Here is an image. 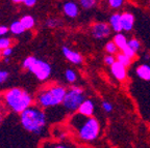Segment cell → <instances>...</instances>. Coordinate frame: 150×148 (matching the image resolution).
<instances>
[{
    "mask_svg": "<svg viewBox=\"0 0 150 148\" xmlns=\"http://www.w3.org/2000/svg\"><path fill=\"white\" fill-rule=\"evenodd\" d=\"M1 120H2V114H1V112H0V122H1Z\"/></svg>",
    "mask_w": 150,
    "mask_h": 148,
    "instance_id": "8d00e7d4",
    "label": "cell"
},
{
    "mask_svg": "<svg viewBox=\"0 0 150 148\" xmlns=\"http://www.w3.org/2000/svg\"><path fill=\"white\" fill-rule=\"evenodd\" d=\"M2 55V51H1V50H0V56Z\"/></svg>",
    "mask_w": 150,
    "mask_h": 148,
    "instance_id": "74e56055",
    "label": "cell"
},
{
    "mask_svg": "<svg viewBox=\"0 0 150 148\" xmlns=\"http://www.w3.org/2000/svg\"><path fill=\"white\" fill-rule=\"evenodd\" d=\"M69 125L77 135L78 139L83 142H93L99 137L101 131L98 119L93 117H86L79 113L71 116Z\"/></svg>",
    "mask_w": 150,
    "mask_h": 148,
    "instance_id": "6da1fadb",
    "label": "cell"
},
{
    "mask_svg": "<svg viewBox=\"0 0 150 148\" xmlns=\"http://www.w3.org/2000/svg\"><path fill=\"white\" fill-rule=\"evenodd\" d=\"M101 107H102V109L104 110V112H106V113H110V112H112V105L110 104V102H108V101L102 102Z\"/></svg>",
    "mask_w": 150,
    "mask_h": 148,
    "instance_id": "f1b7e54d",
    "label": "cell"
},
{
    "mask_svg": "<svg viewBox=\"0 0 150 148\" xmlns=\"http://www.w3.org/2000/svg\"><path fill=\"white\" fill-rule=\"evenodd\" d=\"M128 40L129 39H127L126 35L122 32L121 33H116L115 36H114V39H112V42L115 43L116 46L118 47V49L121 50V51L128 46Z\"/></svg>",
    "mask_w": 150,
    "mask_h": 148,
    "instance_id": "9a60e30c",
    "label": "cell"
},
{
    "mask_svg": "<svg viewBox=\"0 0 150 148\" xmlns=\"http://www.w3.org/2000/svg\"><path fill=\"white\" fill-rule=\"evenodd\" d=\"M65 78L69 83H75L76 80H77V75H76L75 71L71 70V68H68V70H66V72H65Z\"/></svg>",
    "mask_w": 150,
    "mask_h": 148,
    "instance_id": "44dd1931",
    "label": "cell"
},
{
    "mask_svg": "<svg viewBox=\"0 0 150 148\" xmlns=\"http://www.w3.org/2000/svg\"><path fill=\"white\" fill-rule=\"evenodd\" d=\"M116 60L119 63H121L122 65H124L125 67L129 66L131 63V58H129L128 56H126L124 53H122V52H120V53H118L116 55Z\"/></svg>",
    "mask_w": 150,
    "mask_h": 148,
    "instance_id": "d6986e66",
    "label": "cell"
},
{
    "mask_svg": "<svg viewBox=\"0 0 150 148\" xmlns=\"http://www.w3.org/2000/svg\"><path fill=\"white\" fill-rule=\"evenodd\" d=\"M123 4H124L123 0H108V5H110V8L118 9L120 7H122Z\"/></svg>",
    "mask_w": 150,
    "mask_h": 148,
    "instance_id": "d4e9b609",
    "label": "cell"
},
{
    "mask_svg": "<svg viewBox=\"0 0 150 148\" xmlns=\"http://www.w3.org/2000/svg\"><path fill=\"white\" fill-rule=\"evenodd\" d=\"M96 3H97V1H95V0H81V1H79L80 6H81L82 8H84V9L92 8V7L95 6V4H96Z\"/></svg>",
    "mask_w": 150,
    "mask_h": 148,
    "instance_id": "cb8c5ba5",
    "label": "cell"
},
{
    "mask_svg": "<svg viewBox=\"0 0 150 148\" xmlns=\"http://www.w3.org/2000/svg\"><path fill=\"white\" fill-rule=\"evenodd\" d=\"M84 101H86V96H84L83 89L80 87L73 86V87L67 89L65 98H64V102L62 105L67 112L73 113V112L78 111L79 107L81 106V104Z\"/></svg>",
    "mask_w": 150,
    "mask_h": 148,
    "instance_id": "5b68a950",
    "label": "cell"
},
{
    "mask_svg": "<svg viewBox=\"0 0 150 148\" xmlns=\"http://www.w3.org/2000/svg\"><path fill=\"white\" fill-rule=\"evenodd\" d=\"M128 47L129 48H131L132 50H134L136 53H138L139 50L141 49V43L140 40H139L138 38H134V37H132V38H130L128 40Z\"/></svg>",
    "mask_w": 150,
    "mask_h": 148,
    "instance_id": "7402d4cb",
    "label": "cell"
},
{
    "mask_svg": "<svg viewBox=\"0 0 150 148\" xmlns=\"http://www.w3.org/2000/svg\"><path fill=\"white\" fill-rule=\"evenodd\" d=\"M67 89L63 86H52V87L42 90L37 96V102L41 108H54L63 104Z\"/></svg>",
    "mask_w": 150,
    "mask_h": 148,
    "instance_id": "277c9868",
    "label": "cell"
},
{
    "mask_svg": "<svg viewBox=\"0 0 150 148\" xmlns=\"http://www.w3.org/2000/svg\"><path fill=\"white\" fill-rule=\"evenodd\" d=\"M108 25H110L112 31H115L116 33H121L122 31V21H121V14L115 13L108 19Z\"/></svg>",
    "mask_w": 150,
    "mask_h": 148,
    "instance_id": "7c38bea8",
    "label": "cell"
},
{
    "mask_svg": "<svg viewBox=\"0 0 150 148\" xmlns=\"http://www.w3.org/2000/svg\"><path fill=\"white\" fill-rule=\"evenodd\" d=\"M63 12L69 18H75L79 14V7H78L77 3L69 1V2L64 3L63 5Z\"/></svg>",
    "mask_w": 150,
    "mask_h": 148,
    "instance_id": "4fadbf2b",
    "label": "cell"
},
{
    "mask_svg": "<svg viewBox=\"0 0 150 148\" xmlns=\"http://www.w3.org/2000/svg\"><path fill=\"white\" fill-rule=\"evenodd\" d=\"M137 76L144 81H150V65L149 64H140L136 70Z\"/></svg>",
    "mask_w": 150,
    "mask_h": 148,
    "instance_id": "5bb4252c",
    "label": "cell"
},
{
    "mask_svg": "<svg viewBox=\"0 0 150 148\" xmlns=\"http://www.w3.org/2000/svg\"><path fill=\"white\" fill-rule=\"evenodd\" d=\"M41 148H75L74 146L69 145L67 143H61V142H51L45 141L42 143Z\"/></svg>",
    "mask_w": 150,
    "mask_h": 148,
    "instance_id": "2e32d148",
    "label": "cell"
},
{
    "mask_svg": "<svg viewBox=\"0 0 150 148\" xmlns=\"http://www.w3.org/2000/svg\"><path fill=\"white\" fill-rule=\"evenodd\" d=\"M4 61H5V62H9V58H8V57H7V58H5V59H4Z\"/></svg>",
    "mask_w": 150,
    "mask_h": 148,
    "instance_id": "d590c367",
    "label": "cell"
},
{
    "mask_svg": "<svg viewBox=\"0 0 150 148\" xmlns=\"http://www.w3.org/2000/svg\"><path fill=\"white\" fill-rule=\"evenodd\" d=\"M110 72H112V75L114 76V78H116L117 80H119V81H123L127 77L126 67H125L124 65H122L121 63H119L118 61H116V62L110 66Z\"/></svg>",
    "mask_w": 150,
    "mask_h": 148,
    "instance_id": "30bf717a",
    "label": "cell"
},
{
    "mask_svg": "<svg viewBox=\"0 0 150 148\" xmlns=\"http://www.w3.org/2000/svg\"><path fill=\"white\" fill-rule=\"evenodd\" d=\"M62 51H63V54L66 59L68 61H70L71 63H73V64L79 65L83 61V58H82V56L78 52L73 51V50H71L67 46H64L63 49H62Z\"/></svg>",
    "mask_w": 150,
    "mask_h": 148,
    "instance_id": "ba28073f",
    "label": "cell"
},
{
    "mask_svg": "<svg viewBox=\"0 0 150 148\" xmlns=\"http://www.w3.org/2000/svg\"><path fill=\"white\" fill-rule=\"evenodd\" d=\"M95 112V105L92 100H86L79 107L77 113L86 116V117H93V114Z\"/></svg>",
    "mask_w": 150,
    "mask_h": 148,
    "instance_id": "8fae6325",
    "label": "cell"
},
{
    "mask_svg": "<svg viewBox=\"0 0 150 148\" xmlns=\"http://www.w3.org/2000/svg\"><path fill=\"white\" fill-rule=\"evenodd\" d=\"M9 30H11V32H12V33L18 35V34H21V33H23L24 31H25V28L23 27L22 23L20 22V20H19V21L13 22L12 25H11V27H9Z\"/></svg>",
    "mask_w": 150,
    "mask_h": 148,
    "instance_id": "e0dca14e",
    "label": "cell"
},
{
    "mask_svg": "<svg viewBox=\"0 0 150 148\" xmlns=\"http://www.w3.org/2000/svg\"><path fill=\"white\" fill-rule=\"evenodd\" d=\"M122 30L125 32H129L132 30L134 26V15L132 13L124 12L121 14Z\"/></svg>",
    "mask_w": 150,
    "mask_h": 148,
    "instance_id": "9c48e42d",
    "label": "cell"
},
{
    "mask_svg": "<svg viewBox=\"0 0 150 148\" xmlns=\"http://www.w3.org/2000/svg\"><path fill=\"white\" fill-rule=\"evenodd\" d=\"M13 42L8 37H0V50H5L7 48H11Z\"/></svg>",
    "mask_w": 150,
    "mask_h": 148,
    "instance_id": "603a6c76",
    "label": "cell"
},
{
    "mask_svg": "<svg viewBox=\"0 0 150 148\" xmlns=\"http://www.w3.org/2000/svg\"><path fill=\"white\" fill-rule=\"evenodd\" d=\"M7 32V27L6 26H0V36L4 35Z\"/></svg>",
    "mask_w": 150,
    "mask_h": 148,
    "instance_id": "836d02e7",
    "label": "cell"
},
{
    "mask_svg": "<svg viewBox=\"0 0 150 148\" xmlns=\"http://www.w3.org/2000/svg\"><path fill=\"white\" fill-rule=\"evenodd\" d=\"M47 26L48 27H50V28H55V27H57L59 26V21L57 20V19H53V18H51V19H49V20H47Z\"/></svg>",
    "mask_w": 150,
    "mask_h": 148,
    "instance_id": "f546056e",
    "label": "cell"
},
{
    "mask_svg": "<svg viewBox=\"0 0 150 148\" xmlns=\"http://www.w3.org/2000/svg\"><path fill=\"white\" fill-rule=\"evenodd\" d=\"M37 3L35 0H23V4H25L26 6H33Z\"/></svg>",
    "mask_w": 150,
    "mask_h": 148,
    "instance_id": "d6a6232c",
    "label": "cell"
},
{
    "mask_svg": "<svg viewBox=\"0 0 150 148\" xmlns=\"http://www.w3.org/2000/svg\"><path fill=\"white\" fill-rule=\"evenodd\" d=\"M104 64H106L108 66H112L114 63L116 62V57L114 55H108V54H106L105 56H104Z\"/></svg>",
    "mask_w": 150,
    "mask_h": 148,
    "instance_id": "484cf974",
    "label": "cell"
},
{
    "mask_svg": "<svg viewBox=\"0 0 150 148\" xmlns=\"http://www.w3.org/2000/svg\"><path fill=\"white\" fill-rule=\"evenodd\" d=\"M144 58H145V59H149V58H150L149 54H148V53H146L145 55H144Z\"/></svg>",
    "mask_w": 150,
    "mask_h": 148,
    "instance_id": "e575fe53",
    "label": "cell"
},
{
    "mask_svg": "<svg viewBox=\"0 0 150 148\" xmlns=\"http://www.w3.org/2000/svg\"><path fill=\"white\" fill-rule=\"evenodd\" d=\"M35 60V57H33V56H29V57H27L26 59H24L23 63H22V66L24 67V68H29V67L31 66V64L33 63V61Z\"/></svg>",
    "mask_w": 150,
    "mask_h": 148,
    "instance_id": "4316f807",
    "label": "cell"
},
{
    "mask_svg": "<svg viewBox=\"0 0 150 148\" xmlns=\"http://www.w3.org/2000/svg\"><path fill=\"white\" fill-rule=\"evenodd\" d=\"M20 22L22 23V25H23V27L26 29H30V28H33V26H35V19L33 18L31 16H24L21 18V20H20Z\"/></svg>",
    "mask_w": 150,
    "mask_h": 148,
    "instance_id": "ffe728a7",
    "label": "cell"
},
{
    "mask_svg": "<svg viewBox=\"0 0 150 148\" xmlns=\"http://www.w3.org/2000/svg\"><path fill=\"white\" fill-rule=\"evenodd\" d=\"M28 71L33 73L40 81H45L46 79L49 78L51 75V65L44 60H39L35 58V60L31 64V66L28 68Z\"/></svg>",
    "mask_w": 150,
    "mask_h": 148,
    "instance_id": "8992f818",
    "label": "cell"
},
{
    "mask_svg": "<svg viewBox=\"0 0 150 148\" xmlns=\"http://www.w3.org/2000/svg\"><path fill=\"white\" fill-rule=\"evenodd\" d=\"M110 31L112 29L110 25L105 22H96L91 26V34L96 39L106 38L110 34Z\"/></svg>",
    "mask_w": 150,
    "mask_h": 148,
    "instance_id": "52a82bcc",
    "label": "cell"
},
{
    "mask_svg": "<svg viewBox=\"0 0 150 148\" xmlns=\"http://www.w3.org/2000/svg\"><path fill=\"white\" fill-rule=\"evenodd\" d=\"M121 52H122V53H124L126 56H128L129 58H131V59H132V58H134V56H136V54H137L136 52H134L131 48H129L128 46H127L125 49H123V50H122Z\"/></svg>",
    "mask_w": 150,
    "mask_h": 148,
    "instance_id": "83f0119b",
    "label": "cell"
},
{
    "mask_svg": "<svg viewBox=\"0 0 150 148\" xmlns=\"http://www.w3.org/2000/svg\"><path fill=\"white\" fill-rule=\"evenodd\" d=\"M13 53V49L12 48H7L5 49V50H3L2 51V55L4 56L5 58H7L8 56H11V54Z\"/></svg>",
    "mask_w": 150,
    "mask_h": 148,
    "instance_id": "1f68e13d",
    "label": "cell"
},
{
    "mask_svg": "<svg viewBox=\"0 0 150 148\" xmlns=\"http://www.w3.org/2000/svg\"><path fill=\"white\" fill-rule=\"evenodd\" d=\"M104 50H105V52L108 55H114V56L117 55L118 51H119L118 47L116 46V44L112 40H110V42L106 43L105 46H104Z\"/></svg>",
    "mask_w": 150,
    "mask_h": 148,
    "instance_id": "ac0fdd59",
    "label": "cell"
},
{
    "mask_svg": "<svg viewBox=\"0 0 150 148\" xmlns=\"http://www.w3.org/2000/svg\"><path fill=\"white\" fill-rule=\"evenodd\" d=\"M9 74L6 71H0V83H3L7 80Z\"/></svg>",
    "mask_w": 150,
    "mask_h": 148,
    "instance_id": "4dcf8cb0",
    "label": "cell"
},
{
    "mask_svg": "<svg viewBox=\"0 0 150 148\" xmlns=\"http://www.w3.org/2000/svg\"><path fill=\"white\" fill-rule=\"evenodd\" d=\"M22 126L27 132L41 135L47 123L46 114L39 107H29L20 114Z\"/></svg>",
    "mask_w": 150,
    "mask_h": 148,
    "instance_id": "7a4b0ae2",
    "label": "cell"
},
{
    "mask_svg": "<svg viewBox=\"0 0 150 148\" xmlns=\"http://www.w3.org/2000/svg\"><path fill=\"white\" fill-rule=\"evenodd\" d=\"M5 103L16 113L24 112L33 104V96L21 88H12L4 94Z\"/></svg>",
    "mask_w": 150,
    "mask_h": 148,
    "instance_id": "3957f363",
    "label": "cell"
}]
</instances>
